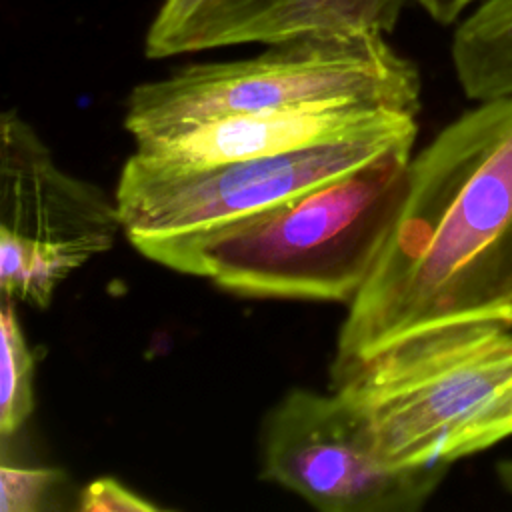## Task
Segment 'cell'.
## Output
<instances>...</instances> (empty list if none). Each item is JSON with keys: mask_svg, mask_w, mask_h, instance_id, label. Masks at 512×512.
Instances as JSON below:
<instances>
[{"mask_svg": "<svg viewBox=\"0 0 512 512\" xmlns=\"http://www.w3.org/2000/svg\"><path fill=\"white\" fill-rule=\"evenodd\" d=\"M462 322L512 326V96L476 102L412 154L390 238L340 326L332 380Z\"/></svg>", "mask_w": 512, "mask_h": 512, "instance_id": "1", "label": "cell"}, {"mask_svg": "<svg viewBox=\"0 0 512 512\" xmlns=\"http://www.w3.org/2000/svg\"><path fill=\"white\" fill-rule=\"evenodd\" d=\"M414 142L206 240L192 274L226 292L350 304L400 212Z\"/></svg>", "mask_w": 512, "mask_h": 512, "instance_id": "2", "label": "cell"}, {"mask_svg": "<svg viewBox=\"0 0 512 512\" xmlns=\"http://www.w3.org/2000/svg\"><path fill=\"white\" fill-rule=\"evenodd\" d=\"M420 74L380 34H312L252 58L202 62L142 82L126 100L134 142L226 116L358 102L420 110Z\"/></svg>", "mask_w": 512, "mask_h": 512, "instance_id": "3", "label": "cell"}, {"mask_svg": "<svg viewBox=\"0 0 512 512\" xmlns=\"http://www.w3.org/2000/svg\"><path fill=\"white\" fill-rule=\"evenodd\" d=\"M416 134V114L396 112L340 140L202 168L134 152L114 192L122 234L148 260L192 274L198 248L218 232L358 170Z\"/></svg>", "mask_w": 512, "mask_h": 512, "instance_id": "4", "label": "cell"}, {"mask_svg": "<svg viewBox=\"0 0 512 512\" xmlns=\"http://www.w3.org/2000/svg\"><path fill=\"white\" fill-rule=\"evenodd\" d=\"M512 378V326L462 322L404 338L332 380L390 468L448 462L464 426Z\"/></svg>", "mask_w": 512, "mask_h": 512, "instance_id": "5", "label": "cell"}, {"mask_svg": "<svg viewBox=\"0 0 512 512\" xmlns=\"http://www.w3.org/2000/svg\"><path fill=\"white\" fill-rule=\"evenodd\" d=\"M122 232L116 196L64 172L14 110L0 122L2 298L50 306L56 288Z\"/></svg>", "mask_w": 512, "mask_h": 512, "instance_id": "6", "label": "cell"}, {"mask_svg": "<svg viewBox=\"0 0 512 512\" xmlns=\"http://www.w3.org/2000/svg\"><path fill=\"white\" fill-rule=\"evenodd\" d=\"M260 464L266 480L324 512H416L452 466H384L352 404L336 390L306 388H292L266 414Z\"/></svg>", "mask_w": 512, "mask_h": 512, "instance_id": "7", "label": "cell"}, {"mask_svg": "<svg viewBox=\"0 0 512 512\" xmlns=\"http://www.w3.org/2000/svg\"><path fill=\"white\" fill-rule=\"evenodd\" d=\"M396 112L402 110L338 102L226 116L134 142V152L166 166L202 168L232 160L276 156L340 140L362 132Z\"/></svg>", "mask_w": 512, "mask_h": 512, "instance_id": "8", "label": "cell"}, {"mask_svg": "<svg viewBox=\"0 0 512 512\" xmlns=\"http://www.w3.org/2000/svg\"><path fill=\"white\" fill-rule=\"evenodd\" d=\"M276 0H162L152 18L144 52L170 58L238 44L240 34Z\"/></svg>", "mask_w": 512, "mask_h": 512, "instance_id": "9", "label": "cell"}, {"mask_svg": "<svg viewBox=\"0 0 512 512\" xmlns=\"http://www.w3.org/2000/svg\"><path fill=\"white\" fill-rule=\"evenodd\" d=\"M406 0H276L238 38L274 44L312 34H388Z\"/></svg>", "mask_w": 512, "mask_h": 512, "instance_id": "10", "label": "cell"}, {"mask_svg": "<svg viewBox=\"0 0 512 512\" xmlns=\"http://www.w3.org/2000/svg\"><path fill=\"white\" fill-rule=\"evenodd\" d=\"M452 64L470 100L512 96V0H484L458 24Z\"/></svg>", "mask_w": 512, "mask_h": 512, "instance_id": "11", "label": "cell"}, {"mask_svg": "<svg viewBox=\"0 0 512 512\" xmlns=\"http://www.w3.org/2000/svg\"><path fill=\"white\" fill-rule=\"evenodd\" d=\"M14 300L2 298V378H0V432L16 436L34 412V356L26 342Z\"/></svg>", "mask_w": 512, "mask_h": 512, "instance_id": "12", "label": "cell"}, {"mask_svg": "<svg viewBox=\"0 0 512 512\" xmlns=\"http://www.w3.org/2000/svg\"><path fill=\"white\" fill-rule=\"evenodd\" d=\"M512 436V378L492 396V400L464 426L450 446L448 460H456L488 450Z\"/></svg>", "mask_w": 512, "mask_h": 512, "instance_id": "13", "label": "cell"}, {"mask_svg": "<svg viewBox=\"0 0 512 512\" xmlns=\"http://www.w3.org/2000/svg\"><path fill=\"white\" fill-rule=\"evenodd\" d=\"M56 468H22L2 462L0 466V510L38 512L46 508L50 496L66 482Z\"/></svg>", "mask_w": 512, "mask_h": 512, "instance_id": "14", "label": "cell"}, {"mask_svg": "<svg viewBox=\"0 0 512 512\" xmlns=\"http://www.w3.org/2000/svg\"><path fill=\"white\" fill-rule=\"evenodd\" d=\"M82 512H158L164 506L144 498L112 476H100L88 482L78 496Z\"/></svg>", "mask_w": 512, "mask_h": 512, "instance_id": "15", "label": "cell"}, {"mask_svg": "<svg viewBox=\"0 0 512 512\" xmlns=\"http://www.w3.org/2000/svg\"><path fill=\"white\" fill-rule=\"evenodd\" d=\"M416 2L438 24H452L476 0H416Z\"/></svg>", "mask_w": 512, "mask_h": 512, "instance_id": "16", "label": "cell"}, {"mask_svg": "<svg viewBox=\"0 0 512 512\" xmlns=\"http://www.w3.org/2000/svg\"><path fill=\"white\" fill-rule=\"evenodd\" d=\"M496 476L500 486L512 496V458H504L496 466Z\"/></svg>", "mask_w": 512, "mask_h": 512, "instance_id": "17", "label": "cell"}]
</instances>
